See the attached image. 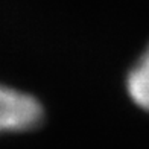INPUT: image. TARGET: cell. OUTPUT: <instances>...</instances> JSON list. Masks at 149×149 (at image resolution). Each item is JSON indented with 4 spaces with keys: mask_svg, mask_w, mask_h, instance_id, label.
I'll return each mask as SVG.
<instances>
[{
    "mask_svg": "<svg viewBox=\"0 0 149 149\" xmlns=\"http://www.w3.org/2000/svg\"><path fill=\"white\" fill-rule=\"evenodd\" d=\"M43 117L44 110L37 97L0 84V134L31 131Z\"/></svg>",
    "mask_w": 149,
    "mask_h": 149,
    "instance_id": "6da1fadb",
    "label": "cell"
},
{
    "mask_svg": "<svg viewBox=\"0 0 149 149\" xmlns=\"http://www.w3.org/2000/svg\"><path fill=\"white\" fill-rule=\"evenodd\" d=\"M126 93L135 105L149 113V44L128 72Z\"/></svg>",
    "mask_w": 149,
    "mask_h": 149,
    "instance_id": "7a4b0ae2",
    "label": "cell"
}]
</instances>
